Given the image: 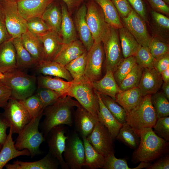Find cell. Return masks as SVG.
<instances>
[{"mask_svg": "<svg viewBox=\"0 0 169 169\" xmlns=\"http://www.w3.org/2000/svg\"><path fill=\"white\" fill-rule=\"evenodd\" d=\"M111 1L120 18L127 17L132 9L127 0H111Z\"/></svg>", "mask_w": 169, "mask_h": 169, "instance_id": "cell-50", "label": "cell"}, {"mask_svg": "<svg viewBox=\"0 0 169 169\" xmlns=\"http://www.w3.org/2000/svg\"><path fill=\"white\" fill-rule=\"evenodd\" d=\"M115 153L105 157V160L102 168L104 169H133L129 167L126 161L123 159H118Z\"/></svg>", "mask_w": 169, "mask_h": 169, "instance_id": "cell-49", "label": "cell"}, {"mask_svg": "<svg viewBox=\"0 0 169 169\" xmlns=\"http://www.w3.org/2000/svg\"><path fill=\"white\" fill-rule=\"evenodd\" d=\"M153 11L167 15L169 14V7L163 0H147Z\"/></svg>", "mask_w": 169, "mask_h": 169, "instance_id": "cell-52", "label": "cell"}, {"mask_svg": "<svg viewBox=\"0 0 169 169\" xmlns=\"http://www.w3.org/2000/svg\"><path fill=\"white\" fill-rule=\"evenodd\" d=\"M82 138L85 151L84 166L90 169L102 168L105 162V157L93 147L86 137L82 136Z\"/></svg>", "mask_w": 169, "mask_h": 169, "instance_id": "cell-34", "label": "cell"}, {"mask_svg": "<svg viewBox=\"0 0 169 169\" xmlns=\"http://www.w3.org/2000/svg\"><path fill=\"white\" fill-rule=\"evenodd\" d=\"M154 131L165 141H169V117L158 118L153 126Z\"/></svg>", "mask_w": 169, "mask_h": 169, "instance_id": "cell-48", "label": "cell"}, {"mask_svg": "<svg viewBox=\"0 0 169 169\" xmlns=\"http://www.w3.org/2000/svg\"><path fill=\"white\" fill-rule=\"evenodd\" d=\"M2 146H3V145L0 144V150H1V149H2Z\"/></svg>", "mask_w": 169, "mask_h": 169, "instance_id": "cell-63", "label": "cell"}, {"mask_svg": "<svg viewBox=\"0 0 169 169\" xmlns=\"http://www.w3.org/2000/svg\"><path fill=\"white\" fill-rule=\"evenodd\" d=\"M87 51L81 42L77 39L64 44L53 61L65 66Z\"/></svg>", "mask_w": 169, "mask_h": 169, "instance_id": "cell-21", "label": "cell"}, {"mask_svg": "<svg viewBox=\"0 0 169 169\" xmlns=\"http://www.w3.org/2000/svg\"><path fill=\"white\" fill-rule=\"evenodd\" d=\"M38 37L43 45V60L53 61L64 44L61 36L56 32L51 30Z\"/></svg>", "mask_w": 169, "mask_h": 169, "instance_id": "cell-19", "label": "cell"}, {"mask_svg": "<svg viewBox=\"0 0 169 169\" xmlns=\"http://www.w3.org/2000/svg\"><path fill=\"white\" fill-rule=\"evenodd\" d=\"M151 97V95L144 96L136 106L126 112V122L138 132L144 128H152L156 121L157 118Z\"/></svg>", "mask_w": 169, "mask_h": 169, "instance_id": "cell-5", "label": "cell"}, {"mask_svg": "<svg viewBox=\"0 0 169 169\" xmlns=\"http://www.w3.org/2000/svg\"><path fill=\"white\" fill-rule=\"evenodd\" d=\"M20 101L27 110L31 119L43 114L44 108L36 94H33L24 100Z\"/></svg>", "mask_w": 169, "mask_h": 169, "instance_id": "cell-43", "label": "cell"}, {"mask_svg": "<svg viewBox=\"0 0 169 169\" xmlns=\"http://www.w3.org/2000/svg\"><path fill=\"white\" fill-rule=\"evenodd\" d=\"M86 138L93 147L105 157L115 153L114 139L108 129L99 121Z\"/></svg>", "mask_w": 169, "mask_h": 169, "instance_id": "cell-12", "label": "cell"}, {"mask_svg": "<svg viewBox=\"0 0 169 169\" xmlns=\"http://www.w3.org/2000/svg\"><path fill=\"white\" fill-rule=\"evenodd\" d=\"M15 47L18 69H27L35 66L38 62L24 47L21 38H12Z\"/></svg>", "mask_w": 169, "mask_h": 169, "instance_id": "cell-36", "label": "cell"}, {"mask_svg": "<svg viewBox=\"0 0 169 169\" xmlns=\"http://www.w3.org/2000/svg\"><path fill=\"white\" fill-rule=\"evenodd\" d=\"M94 90L100 94L107 95L115 100L116 95L121 91L114 77L113 72L106 71L101 79L91 82Z\"/></svg>", "mask_w": 169, "mask_h": 169, "instance_id": "cell-25", "label": "cell"}, {"mask_svg": "<svg viewBox=\"0 0 169 169\" xmlns=\"http://www.w3.org/2000/svg\"><path fill=\"white\" fill-rule=\"evenodd\" d=\"M104 56L102 42L94 43L87 51L84 76L90 82L100 79Z\"/></svg>", "mask_w": 169, "mask_h": 169, "instance_id": "cell-13", "label": "cell"}, {"mask_svg": "<svg viewBox=\"0 0 169 169\" xmlns=\"http://www.w3.org/2000/svg\"><path fill=\"white\" fill-rule=\"evenodd\" d=\"M136 63L144 68H154V59L148 47L141 46L135 55Z\"/></svg>", "mask_w": 169, "mask_h": 169, "instance_id": "cell-44", "label": "cell"}, {"mask_svg": "<svg viewBox=\"0 0 169 169\" xmlns=\"http://www.w3.org/2000/svg\"><path fill=\"white\" fill-rule=\"evenodd\" d=\"M38 88H48L61 94L68 95L73 81H65L61 78L52 76L41 75L37 78Z\"/></svg>", "mask_w": 169, "mask_h": 169, "instance_id": "cell-27", "label": "cell"}, {"mask_svg": "<svg viewBox=\"0 0 169 169\" xmlns=\"http://www.w3.org/2000/svg\"><path fill=\"white\" fill-rule=\"evenodd\" d=\"M60 4L62 14L60 35L64 44H66L77 39V31L66 5L63 2Z\"/></svg>", "mask_w": 169, "mask_h": 169, "instance_id": "cell-29", "label": "cell"}, {"mask_svg": "<svg viewBox=\"0 0 169 169\" xmlns=\"http://www.w3.org/2000/svg\"><path fill=\"white\" fill-rule=\"evenodd\" d=\"M117 30L110 27L109 33L102 41L105 56L106 71L113 73L124 59Z\"/></svg>", "mask_w": 169, "mask_h": 169, "instance_id": "cell-10", "label": "cell"}, {"mask_svg": "<svg viewBox=\"0 0 169 169\" xmlns=\"http://www.w3.org/2000/svg\"><path fill=\"white\" fill-rule=\"evenodd\" d=\"M162 92L169 100V82H163L161 86Z\"/></svg>", "mask_w": 169, "mask_h": 169, "instance_id": "cell-60", "label": "cell"}, {"mask_svg": "<svg viewBox=\"0 0 169 169\" xmlns=\"http://www.w3.org/2000/svg\"><path fill=\"white\" fill-rule=\"evenodd\" d=\"M66 129L63 125H59L53 128L49 132L48 143L49 152L59 161L61 167L69 169L63 156L66 142L68 136L65 134Z\"/></svg>", "mask_w": 169, "mask_h": 169, "instance_id": "cell-15", "label": "cell"}, {"mask_svg": "<svg viewBox=\"0 0 169 169\" xmlns=\"http://www.w3.org/2000/svg\"><path fill=\"white\" fill-rule=\"evenodd\" d=\"M59 165L58 161L49 152L38 161L27 162L17 160L12 164H7L5 166L7 169H57Z\"/></svg>", "mask_w": 169, "mask_h": 169, "instance_id": "cell-22", "label": "cell"}, {"mask_svg": "<svg viewBox=\"0 0 169 169\" xmlns=\"http://www.w3.org/2000/svg\"><path fill=\"white\" fill-rule=\"evenodd\" d=\"M11 97V91L0 82V108H3Z\"/></svg>", "mask_w": 169, "mask_h": 169, "instance_id": "cell-57", "label": "cell"}, {"mask_svg": "<svg viewBox=\"0 0 169 169\" xmlns=\"http://www.w3.org/2000/svg\"><path fill=\"white\" fill-rule=\"evenodd\" d=\"M99 94L103 103L115 119L122 124L126 122V111L124 108L110 96Z\"/></svg>", "mask_w": 169, "mask_h": 169, "instance_id": "cell-38", "label": "cell"}, {"mask_svg": "<svg viewBox=\"0 0 169 169\" xmlns=\"http://www.w3.org/2000/svg\"><path fill=\"white\" fill-rule=\"evenodd\" d=\"M140 141L138 147L133 152L134 163L153 162L168 154L169 142L158 136L152 128L147 127L139 131Z\"/></svg>", "mask_w": 169, "mask_h": 169, "instance_id": "cell-1", "label": "cell"}, {"mask_svg": "<svg viewBox=\"0 0 169 169\" xmlns=\"http://www.w3.org/2000/svg\"><path fill=\"white\" fill-rule=\"evenodd\" d=\"M134 56L124 58L113 73L115 81L119 86L121 82L136 64Z\"/></svg>", "mask_w": 169, "mask_h": 169, "instance_id": "cell-42", "label": "cell"}, {"mask_svg": "<svg viewBox=\"0 0 169 169\" xmlns=\"http://www.w3.org/2000/svg\"><path fill=\"white\" fill-rule=\"evenodd\" d=\"M87 51L72 61L65 66L74 80H77L84 76Z\"/></svg>", "mask_w": 169, "mask_h": 169, "instance_id": "cell-40", "label": "cell"}, {"mask_svg": "<svg viewBox=\"0 0 169 169\" xmlns=\"http://www.w3.org/2000/svg\"><path fill=\"white\" fill-rule=\"evenodd\" d=\"M86 6V20L94 43L102 42L111 26L106 22L101 8L94 0H89Z\"/></svg>", "mask_w": 169, "mask_h": 169, "instance_id": "cell-7", "label": "cell"}, {"mask_svg": "<svg viewBox=\"0 0 169 169\" xmlns=\"http://www.w3.org/2000/svg\"><path fill=\"white\" fill-rule=\"evenodd\" d=\"M95 92L97 95L99 105L98 115V121L102 123L109 130L115 139L122 124L118 122L112 115L105 105L100 95L96 90Z\"/></svg>", "mask_w": 169, "mask_h": 169, "instance_id": "cell-28", "label": "cell"}, {"mask_svg": "<svg viewBox=\"0 0 169 169\" xmlns=\"http://www.w3.org/2000/svg\"><path fill=\"white\" fill-rule=\"evenodd\" d=\"M161 74L163 82H169V67L163 71Z\"/></svg>", "mask_w": 169, "mask_h": 169, "instance_id": "cell-61", "label": "cell"}, {"mask_svg": "<svg viewBox=\"0 0 169 169\" xmlns=\"http://www.w3.org/2000/svg\"><path fill=\"white\" fill-rule=\"evenodd\" d=\"M118 33L123 56L126 58L134 56L141 46L125 27L119 28Z\"/></svg>", "mask_w": 169, "mask_h": 169, "instance_id": "cell-32", "label": "cell"}, {"mask_svg": "<svg viewBox=\"0 0 169 169\" xmlns=\"http://www.w3.org/2000/svg\"><path fill=\"white\" fill-rule=\"evenodd\" d=\"M148 48L154 59H157L169 54L168 44L155 38H152Z\"/></svg>", "mask_w": 169, "mask_h": 169, "instance_id": "cell-47", "label": "cell"}, {"mask_svg": "<svg viewBox=\"0 0 169 169\" xmlns=\"http://www.w3.org/2000/svg\"><path fill=\"white\" fill-rule=\"evenodd\" d=\"M41 18L50 29L60 35L62 19L61 6L54 0L46 8Z\"/></svg>", "mask_w": 169, "mask_h": 169, "instance_id": "cell-30", "label": "cell"}, {"mask_svg": "<svg viewBox=\"0 0 169 169\" xmlns=\"http://www.w3.org/2000/svg\"><path fill=\"white\" fill-rule=\"evenodd\" d=\"M54 0H16L18 11L27 21L41 17L44 11Z\"/></svg>", "mask_w": 169, "mask_h": 169, "instance_id": "cell-16", "label": "cell"}, {"mask_svg": "<svg viewBox=\"0 0 169 169\" xmlns=\"http://www.w3.org/2000/svg\"><path fill=\"white\" fill-rule=\"evenodd\" d=\"M99 6L106 22L117 29L123 26L120 18L111 0H94Z\"/></svg>", "mask_w": 169, "mask_h": 169, "instance_id": "cell-35", "label": "cell"}, {"mask_svg": "<svg viewBox=\"0 0 169 169\" xmlns=\"http://www.w3.org/2000/svg\"><path fill=\"white\" fill-rule=\"evenodd\" d=\"M115 138L134 150L138 147L140 141L139 132L126 122L122 124Z\"/></svg>", "mask_w": 169, "mask_h": 169, "instance_id": "cell-37", "label": "cell"}, {"mask_svg": "<svg viewBox=\"0 0 169 169\" xmlns=\"http://www.w3.org/2000/svg\"><path fill=\"white\" fill-rule=\"evenodd\" d=\"M66 5L69 12H71L82 5L84 0H60Z\"/></svg>", "mask_w": 169, "mask_h": 169, "instance_id": "cell-59", "label": "cell"}, {"mask_svg": "<svg viewBox=\"0 0 169 169\" xmlns=\"http://www.w3.org/2000/svg\"><path fill=\"white\" fill-rule=\"evenodd\" d=\"M43 114L32 118L18 134L15 141V146L18 150L26 149L32 158L40 153V146L45 141L42 132L39 130V126Z\"/></svg>", "mask_w": 169, "mask_h": 169, "instance_id": "cell-4", "label": "cell"}, {"mask_svg": "<svg viewBox=\"0 0 169 169\" xmlns=\"http://www.w3.org/2000/svg\"><path fill=\"white\" fill-rule=\"evenodd\" d=\"M68 95L59 97L55 102L46 107L43 115L45 118L41 125L42 132L47 137L50 130L59 125L71 126L72 123L71 110L80 105Z\"/></svg>", "mask_w": 169, "mask_h": 169, "instance_id": "cell-2", "label": "cell"}, {"mask_svg": "<svg viewBox=\"0 0 169 169\" xmlns=\"http://www.w3.org/2000/svg\"><path fill=\"white\" fill-rule=\"evenodd\" d=\"M169 67V54L154 59V67L160 74Z\"/></svg>", "mask_w": 169, "mask_h": 169, "instance_id": "cell-56", "label": "cell"}, {"mask_svg": "<svg viewBox=\"0 0 169 169\" xmlns=\"http://www.w3.org/2000/svg\"><path fill=\"white\" fill-rule=\"evenodd\" d=\"M63 153L69 168L80 169L84 166L85 151L83 141L76 133L68 136Z\"/></svg>", "mask_w": 169, "mask_h": 169, "instance_id": "cell-11", "label": "cell"}, {"mask_svg": "<svg viewBox=\"0 0 169 169\" xmlns=\"http://www.w3.org/2000/svg\"><path fill=\"white\" fill-rule=\"evenodd\" d=\"M151 15L154 21L157 26L164 30H169V19L167 17L153 10L151 11Z\"/></svg>", "mask_w": 169, "mask_h": 169, "instance_id": "cell-51", "label": "cell"}, {"mask_svg": "<svg viewBox=\"0 0 169 169\" xmlns=\"http://www.w3.org/2000/svg\"><path fill=\"white\" fill-rule=\"evenodd\" d=\"M68 95L74 98L82 107L98 120V97L91 82L84 76L73 80Z\"/></svg>", "mask_w": 169, "mask_h": 169, "instance_id": "cell-6", "label": "cell"}, {"mask_svg": "<svg viewBox=\"0 0 169 169\" xmlns=\"http://www.w3.org/2000/svg\"><path fill=\"white\" fill-rule=\"evenodd\" d=\"M0 82L11 91V98L24 100L34 94L36 90L37 78L17 69L3 74Z\"/></svg>", "mask_w": 169, "mask_h": 169, "instance_id": "cell-3", "label": "cell"}, {"mask_svg": "<svg viewBox=\"0 0 169 169\" xmlns=\"http://www.w3.org/2000/svg\"><path fill=\"white\" fill-rule=\"evenodd\" d=\"M143 69L136 64L121 82L119 86L120 90L123 91L138 87Z\"/></svg>", "mask_w": 169, "mask_h": 169, "instance_id": "cell-41", "label": "cell"}, {"mask_svg": "<svg viewBox=\"0 0 169 169\" xmlns=\"http://www.w3.org/2000/svg\"><path fill=\"white\" fill-rule=\"evenodd\" d=\"M98 120L81 105L77 107L74 114V123L77 131L87 137L92 132Z\"/></svg>", "mask_w": 169, "mask_h": 169, "instance_id": "cell-23", "label": "cell"}, {"mask_svg": "<svg viewBox=\"0 0 169 169\" xmlns=\"http://www.w3.org/2000/svg\"><path fill=\"white\" fill-rule=\"evenodd\" d=\"M163 82L161 74L155 68H144L138 87L143 95L158 92Z\"/></svg>", "mask_w": 169, "mask_h": 169, "instance_id": "cell-18", "label": "cell"}, {"mask_svg": "<svg viewBox=\"0 0 169 169\" xmlns=\"http://www.w3.org/2000/svg\"><path fill=\"white\" fill-rule=\"evenodd\" d=\"M35 66L38 72L43 75L59 77L69 81L74 80L65 66L57 62L43 60Z\"/></svg>", "mask_w": 169, "mask_h": 169, "instance_id": "cell-26", "label": "cell"}, {"mask_svg": "<svg viewBox=\"0 0 169 169\" xmlns=\"http://www.w3.org/2000/svg\"><path fill=\"white\" fill-rule=\"evenodd\" d=\"M8 125L3 113H0V144L3 145L7 138V129Z\"/></svg>", "mask_w": 169, "mask_h": 169, "instance_id": "cell-58", "label": "cell"}, {"mask_svg": "<svg viewBox=\"0 0 169 169\" xmlns=\"http://www.w3.org/2000/svg\"><path fill=\"white\" fill-rule=\"evenodd\" d=\"M150 165L146 169H169V155L167 154L156 160Z\"/></svg>", "mask_w": 169, "mask_h": 169, "instance_id": "cell-55", "label": "cell"}, {"mask_svg": "<svg viewBox=\"0 0 169 169\" xmlns=\"http://www.w3.org/2000/svg\"><path fill=\"white\" fill-rule=\"evenodd\" d=\"M144 96L137 87L118 93L116 95L115 100L127 112L136 106Z\"/></svg>", "mask_w": 169, "mask_h": 169, "instance_id": "cell-31", "label": "cell"}, {"mask_svg": "<svg viewBox=\"0 0 169 169\" xmlns=\"http://www.w3.org/2000/svg\"><path fill=\"white\" fill-rule=\"evenodd\" d=\"M12 131L10 129L6 140L0 151V169H2L11 160L17 157L22 156H30L28 150L24 149L19 150L15 146V141L12 138Z\"/></svg>", "mask_w": 169, "mask_h": 169, "instance_id": "cell-24", "label": "cell"}, {"mask_svg": "<svg viewBox=\"0 0 169 169\" xmlns=\"http://www.w3.org/2000/svg\"><path fill=\"white\" fill-rule=\"evenodd\" d=\"M11 1H12V2H15L16 1V0H9Z\"/></svg>", "mask_w": 169, "mask_h": 169, "instance_id": "cell-64", "label": "cell"}, {"mask_svg": "<svg viewBox=\"0 0 169 169\" xmlns=\"http://www.w3.org/2000/svg\"><path fill=\"white\" fill-rule=\"evenodd\" d=\"M11 38L6 26L4 14L0 4V44Z\"/></svg>", "mask_w": 169, "mask_h": 169, "instance_id": "cell-54", "label": "cell"}, {"mask_svg": "<svg viewBox=\"0 0 169 169\" xmlns=\"http://www.w3.org/2000/svg\"><path fill=\"white\" fill-rule=\"evenodd\" d=\"M120 19L123 26L132 34L138 43L142 46L148 47L152 38L145 21L133 8L127 17Z\"/></svg>", "mask_w": 169, "mask_h": 169, "instance_id": "cell-14", "label": "cell"}, {"mask_svg": "<svg viewBox=\"0 0 169 169\" xmlns=\"http://www.w3.org/2000/svg\"><path fill=\"white\" fill-rule=\"evenodd\" d=\"M151 101L157 118L168 116L169 100L162 92L158 91L151 95Z\"/></svg>", "mask_w": 169, "mask_h": 169, "instance_id": "cell-39", "label": "cell"}, {"mask_svg": "<svg viewBox=\"0 0 169 169\" xmlns=\"http://www.w3.org/2000/svg\"><path fill=\"white\" fill-rule=\"evenodd\" d=\"M86 4L83 3L79 8L75 14L74 23L80 41L88 51L93 46L94 41L86 21Z\"/></svg>", "mask_w": 169, "mask_h": 169, "instance_id": "cell-17", "label": "cell"}, {"mask_svg": "<svg viewBox=\"0 0 169 169\" xmlns=\"http://www.w3.org/2000/svg\"><path fill=\"white\" fill-rule=\"evenodd\" d=\"M21 38L25 48L38 63L43 61V45L39 38L28 30L22 35Z\"/></svg>", "mask_w": 169, "mask_h": 169, "instance_id": "cell-33", "label": "cell"}, {"mask_svg": "<svg viewBox=\"0 0 169 169\" xmlns=\"http://www.w3.org/2000/svg\"><path fill=\"white\" fill-rule=\"evenodd\" d=\"M35 94L39 98L44 109L63 96L54 91L44 88H38Z\"/></svg>", "mask_w": 169, "mask_h": 169, "instance_id": "cell-46", "label": "cell"}, {"mask_svg": "<svg viewBox=\"0 0 169 169\" xmlns=\"http://www.w3.org/2000/svg\"><path fill=\"white\" fill-rule=\"evenodd\" d=\"M131 6L144 20H147L146 9L142 0H127Z\"/></svg>", "mask_w": 169, "mask_h": 169, "instance_id": "cell-53", "label": "cell"}, {"mask_svg": "<svg viewBox=\"0 0 169 169\" xmlns=\"http://www.w3.org/2000/svg\"><path fill=\"white\" fill-rule=\"evenodd\" d=\"M0 4L4 14L6 26L11 38H21L28 29L27 20L19 13L16 2L0 0Z\"/></svg>", "mask_w": 169, "mask_h": 169, "instance_id": "cell-8", "label": "cell"}, {"mask_svg": "<svg viewBox=\"0 0 169 169\" xmlns=\"http://www.w3.org/2000/svg\"><path fill=\"white\" fill-rule=\"evenodd\" d=\"M167 4H169V0H163Z\"/></svg>", "mask_w": 169, "mask_h": 169, "instance_id": "cell-62", "label": "cell"}, {"mask_svg": "<svg viewBox=\"0 0 169 169\" xmlns=\"http://www.w3.org/2000/svg\"><path fill=\"white\" fill-rule=\"evenodd\" d=\"M28 30L36 36H42L52 30L41 17L33 18L27 21Z\"/></svg>", "mask_w": 169, "mask_h": 169, "instance_id": "cell-45", "label": "cell"}, {"mask_svg": "<svg viewBox=\"0 0 169 169\" xmlns=\"http://www.w3.org/2000/svg\"><path fill=\"white\" fill-rule=\"evenodd\" d=\"M17 69L16 51L11 38L0 44V72L5 74Z\"/></svg>", "mask_w": 169, "mask_h": 169, "instance_id": "cell-20", "label": "cell"}, {"mask_svg": "<svg viewBox=\"0 0 169 169\" xmlns=\"http://www.w3.org/2000/svg\"><path fill=\"white\" fill-rule=\"evenodd\" d=\"M3 108V114L13 134H18L31 120L19 100L11 98Z\"/></svg>", "mask_w": 169, "mask_h": 169, "instance_id": "cell-9", "label": "cell"}]
</instances>
